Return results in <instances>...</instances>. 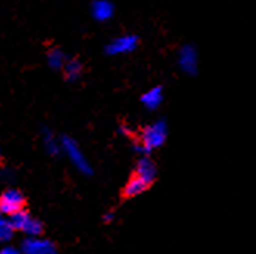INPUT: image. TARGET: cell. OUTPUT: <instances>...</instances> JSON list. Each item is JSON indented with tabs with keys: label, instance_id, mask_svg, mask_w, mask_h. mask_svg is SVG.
I'll use <instances>...</instances> for the list:
<instances>
[{
	"label": "cell",
	"instance_id": "obj_1",
	"mask_svg": "<svg viewBox=\"0 0 256 254\" xmlns=\"http://www.w3.org/2000/svg\"><path fill=\"white\" fill-rule=\"evenodd\" d=\"M168 137V126L164 121H157L152 126H149L144 129L142 135V143L138 146H135L137 152L146 155L150 151H154L157 147H162L166 141Z\"/></svg>",
	"mask_w": 256,
	"mask_h": 254
},
{
	"label": "cell",
	"instance_id": "obj_2",
	"mask_svg": "<svg viewBox=\"0 0 256 254\" xmlns=\"http://www.w3.org/2000/svg\"><path fill=\"white\" fill-rule=\"evenodd\" d=\"M61 151L66 152V155L68 157V160L72 161V164L81 174H84V175L92 174V168H90V164H88L87 158L84 157L81 147L78 146V143L74 141V140H72L68 137H64L61 140Z\"/></svg>",
	"mask_w": 256,
	"mask_h": 254
},
{
	"label": "cell",
	"instance_id": "obj_3",
	"mask_svg": "<svg viewBox=\"0 0 256 254\" xmlns=\"http://www.w3.org/2000/svg\"><path fill=\"white\" fill-rule=\"evenodd\" d=\"M8 219H10L12 230H18L26 236H40L42 234V223L38 219H34L33 216H30L26 211H24V209L14 213Z\"/></svg>",
	"mask_w": 256,
	"mask_h": 254
},
{
	"label": "cell",
	"instance_id": "obj_4",
	"mask_svg": "<svg viewBox=\"0 0 256 254\" xmlns=\"http://www.w3.org/2000/svg\"><path fill=\"white\" fill-rule=\"evenodd\" d=\"M24 205H25V197L18 189H8L0 196V213L6 217L24 209Z\"/></svg>",
	"mask_w": 256,
	"mask_h": 254
},
{
	"label": "cell",
	"instance_id": "obj_5",
	"mask_svg": "<svg viewBox=\"0 0 256 254\" xmlns=\"http://www.w3.org/2000/svg\"><path fill=\"white\" fill-rule=\"evenodd\" d=\"M178 67L186 74H196L199 70V53L192 45L182 47L178 53Z\"/></svg>",
	"mask_w": 256,
	"mask_h": 254
},
{
	"label": "cell",
	"instance_id": "obj_6",
	"mask_svg": "<svg viewBox=\"0 0 256 254\" xmlns=\"http://www.w3.org/2000/svg\"><path fill=\"white\" fill-rule=\"evenodd\" d=\"M138 45V37L137 36H132V34H126V36H120L116 39H114L106 51L112 56H116V54H126V53H130L137 48Z\"/></svg>",
	"mask_w": 256,
	"mask_h": 254
},
{
	"label": "cell",
	"instance_id": "obj_7",
	"mask_svg": "<svg viewBox=\"0 0 256 254\" xmlns=\"http://www.w3.org/2000/svg\"><path fill=\"white\" fill-rule=\"evenodd\" d=\"M24 253H26V254H54L56 248L50 241L40 239L39 236H30L24 242Z\"/></svg>",
	"mask_w": 256,
	"mask_h": 254
},
{
	"label": "cell",
	"instance_id": "obj_8",
	"mask_svg": "<svg viewBox=\"0 0 256 254\" xmlns=\"http://www.w3.org/2000/svg\"><path fill=\"white\" fill-rule=\"evenodd\" d=\"M135 177L142 178L143 182H146L148 185H150L157 177V168L154 161L149 157H142L140 161L137 163V169H135Z\"/></svg>",
	"mask_w": 256,
	"mask_h": 254
},
{
	"label": "cell",
	"instance_id": "obj_9",
	"mask_svg": "<svg viewBox=\"0 0 256 254\" xmlns=\"http://www.w3.org/2000/svg\"><path fill=\"white\" fill-rule=\"evenodd\" d=\"M115 8L109 0H95L92 5V16L98 22H108L114 17Z\"/></svg>",
	"mask_w": 256,
	"mask_h": 254
},
{
	"label": "cell",
	"instance_id": "obj_10",
	"mask_svg": "<svg viewBox=\"0 0 256 254\" xmlns=\"http://www.w3.org/2000/svg\"><path fill=\"white\" fill-rule=\"evenodd\" d=\"M142 102L143 106L149 110H156L162 106L163 102V90L162 87H154L150 88L149 92H146L143 96H142Z\"/></svg>",
	"mask_w": 256,
	"mask_h": 254
},
{
	"label": "cell",
	"instance_id": "obj_11",
	"mask_svg": "<svg viewBox=\"0 0 256 254\" xmlns=\"http://www.w3.org/2000/svg\"><path fill=\"white\" fill-rule=\"evenodd\" d=\"M148 186L149 185L146 182H143L142 178L134 177V178H130L129 183L124 188V196L126 197H137V196H140V194H143L148 189Z\"/></svg>",
	"mask_w": 256,
	"mask_h": 254
},
{
	"label": "cell",
	"instance_id": "obj_12",
	"mask_svg": "<svg viewBox=\"0 0 256 254\" xmlns=\"http://www.w3.org/2000/svg\"><path fill=\"white\" fill-rule=\"evenodd\" d=\"M42 141H44V146L47 149V152L52 154V155H58L61 152V141H58V138L53 135V132L45 129L42 132Z\"/></svg>",
	"mask_w": 256,
	"mask_h": 254
},
{
	"label": "cell",
	"instance_id": "obj_13",
	"mask_svg": "<svg viewBox=\"0 0 256 254\" xmlns=\"http://www.w3.org/2000/svg\"><path fill=\"white\" fill-rule=\"evenodd\" d=\"M64 71H66V76L70 82H74L76 79H80L81 76V71H82V65L80 61H67L64 64Z\"/></svg>",
	"mask_w": 256,
	"mask_h": 254
},
{
	"label": "cell",
	"instance_id": "obj_14",
	"mask_svg": "<svg viewBox=\"0 0 256 254\" xmlns=\"http://www.w3.org/2000/svg\"><path fill=\"white\" fill-rule=\"evenodd\" d=\"M47 62H48V65H50L52 68L59 70V68H62L64 64L67 62V57H66V54H64L61 50H56V48H54V50L48 51Z\"/></svg>",
	"mask_w": 256,
	"mask_h": 254
},
{
	"label": "cell",
	"instance_id": "obj_15",
	"mask_svg": "<svg viewBox=\"0 0 256 254\" xmlns=\"http://www.w3.org/2000/svg\"><path fill=\"white\" fill-rule=\"evenodd\" d=\"M12 233H14V230H12L11 223H10V219L0 213V242L11 241Z\"/></svg>",
	"mask_w": 256,
	"mask_h": 254
},
{
	"label": "cell",
	"instance_id": "obj_16",
	"mask_svg": "<svg viewBox=\"0 0 256 254\" xmlns=\"http://www.w3.org/2000/svg\"><path fill=\"white\" fill-rule=\"evenodd\" d=\"M0 253H2V254H16L18 250L14 247H5L4 250H0Z\"/></svg>",
	"mask_w": 256,
	"mask_h": 254
},
{
	"label": "cell",
	"instance_id": "obj_17",
	"mask_svg": "<svg viewBox=\"0 0 256 254\" xmlns=\"http://www.w3.org/2000/svg\"><path fill=\"white\" fill-rule=\"evenodd\" d=\"M11 175H12V172H11V171H8V169L2 172V177L5 178V180H12V177H11Z\"/></svg>",
	"mask_w": 256,
	"mask_h": 254
},
{
	"label": "cell",
	"instance_id": "obj_18",
	"mask_svg": "<svg viewBox=\"0 0 256 254\" xmlns=\"http://www.w3.org/2000/svg\"><path fill=\"white\" fill-rule=\"evenodd\" d=\"M114 220V214H106L104 216V222H112Z\"/></svg>",
	"mask_w": 256,
	"mask_h": 254
},
{
	"label": "cell",
	"instance_id": "obj_19",
	"mask_svg": "<svg viewBox=\"0 0 256 254\" xmlns=\"http://www.w3.org/2000/svg\"><path fill=\"white\" fill-rule=\"evenodd\" d=\"M0 155H2V149H0Z\"/></svg>",
	"mask_w": 256,
	"mask_h": 254
}]
</instances>
